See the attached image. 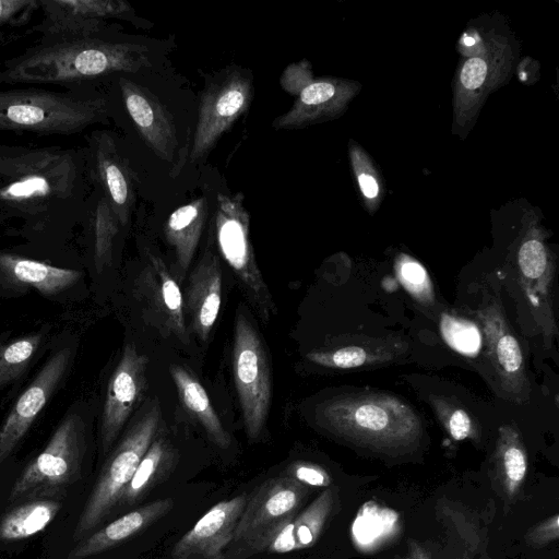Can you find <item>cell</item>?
Segmentation results:
<instances>
[{
  "mask_svg": "<svg viewBox=\"0 0 559 559\" xmlns=\"http://www.w3.org/2000/svg\"><path fill=\"white\" fill-rule=\"evenodd\" d=\"M316 418L342 440L388 456L411 453L424 436L420 416L414 407L384 392L350 393L326 400L318 405Z\"/></svg>",
  "mask_w": 559,
  "mask_h": 559,
  "instance_id": "3957f363",
  "label": "cell"
},
{
  "mask_svg": "<svg viewBox=\"0 0 559 559\" xmlns=\"http://www.w3.org/2000/svg\"><path fill=\"white\" fill-rule=\"evenodd\" d=\"M493 472L498 485L508 497L519 491L527 472V454L514 425H503L499 429L493 452Z\"/></svg>",
  "mask_w": 559,
  "mask_h": 559,
  "instance_id": "4316f807",
  "label": "cell"
},
{
  "mask_svg": "<svg viewBox=\"0 0 559 559\" xmlns=\"http://www.w3.org/2000/svg\"><path fill=\"white\" fill-rule=\"evenodd\" d=\"M489 74V66L484 57H473L462 67L460 87L465 95H471L484 85Z\"/></svg>",
  "mask_w": 559,
  "mask_h": 559,
  "instance_id": "74e56055",
  "label": "cell"
},
{
  "mask_svg": "<svg viewBox=\"0 0 559 559\" xmlns=\"http://www.w3.org/2000/svg\"><path fill=\"white\" fill-rule=\"evenodd\" d=\"M41 17L31 27L39 39L93 35L108 29L107 21L140 24L131 4L123 0H38Z\"/></svg>",
  "mask_w": 559,
  "mask_h": 559,
  "instance_id": "7c38bea8",
  "label": "cell"
},
{
  "mask_svg": "<svg viewBox=\"0 0 559 559\" xmlns=\"http://www.w3.org/2000/svg\"><path fill=\"white\" fill-rule=\"evenodd\" d=\"M475 314L480 323L483 345L498 376L500 388L512 402H526L530 397V382L523 352L500 300L484 294Z\"/></svg>",
  "mask_w": 559,
  "mask_h": 559,
  "instance_id": "8fae6325",
  "label": "cell"
},
{
  "mask_svg": "<svg viewBox=\"0 0 559 559\" xmlns=\"http://www.w3.org/2000/svg\"><path fill=\"white\" fill-rule=\"evenodd\" d=\"M38 9V0H0V47L32 34L26 27Z\"/></svg>",
  "mask_w": 559,
  "mask_h": 559,
  "instance_id": "1f68e13d",
  "label": "cell"
},
{
  "mask_svg": "<svg viewBox=\"0 0 559 559\" xmlns=\"http://www.w3.org/2000/svg\"><path fill=\"white\" fill-rule=\"evenodd\" d=\"M151 67L148 49L105 31L93 35L38 39L0 67V84L95 87V83Z\"/></svg>",
  "mask_w": 559,
  "mask_h": 559,
  "instance_id": "7a4b0ae2",
  "label": "cell"
},
{
  "mask_svg": "<svg viewBox=\"0 0 559 559\" xmlns=\"http://www.w3.org/2000/svg\"><path fill=\"white\" fill-rule=\"evenodd\" d=\"M91 185L108 200L119 224L124 227L135 203L134 175L128 157L108 130H95L82 147Z\"/></svg>",
  "mask_w": 559,
  "mask_h": 559,
  "instance_id": "5bb4252c",
  "label": "cell"
},
{
  "mask_svg": "<svg viewBox=\"0 0 559 559\" xmlns=\"http://www.w3.org/2000/svg\"><path fill=\"white\" fill-rule=\"evenodd\" d=\"M41 336H23L0 345V388L15 380L32 360Z\"/></svg>",
  "mask_w": 559,
  "mask_h": 559,
  "instance_id": "d6a6232c",
  "label": "cell"
},
{
  "mask_svg": "<svg viewBox=\"0 0 559 559\" xmlns=\"http://www.w3.org/2000/svg\"><path fill=\"white\" fill-rule=\"evenodd\" d=\"M216 242L223 258L238 277L249 301L266 322L276 313V306L255 260L250 240V214L243 194H217L215 213Z\"/></svg>",
  "mask_w": 559,
  "mask_h": 559,
  "instance_id": "ba28073f",
  "label": "cell"
},
{
  "mask_svg": "<svg viewBox=\"0 0 559 559\" xmlns=\"http://www.w3.org/2000/svg\"><path fill=\"white\" fill-rule=\"evenodd\" d=\"M61 497L41 496L23 500L0 520V539L19 540L43 531L61 508Z\"/></svg>",
  "mask_w": 559,
  "mask_h": 559,
  "instance_id": "83f0119b",
  "label": "cell"
},
{
  "mask_svg": "<svg viewBox=\"0 0 559 559\" xmlns=\"http://www.w3.org/2000/svg\"><path fill=\"white\" fill-rule=\"evenodd\" d=\"M280 84L296 99L289 110L273 120L272 127L276 130L305 128L335 115L347 91L337 80L313 79L307 60L287 66Z\"/></svg>",
  "mask_w": 559,
  "mask_h": 559,
  "instance_id": "4fadbf2b",
  "label": "cell"
},
{
  "mask_svg": "<svg viewBox=\"0 0 559 559\" xmlns=\"http://www.w3.org/2000/svg\"><path fill=\"white\" fill-rule=\"evenodd\" d=\"M170 498L159 499L118 518L83 538L69 554V559H85L130 538L173 509Z\"/></svg>",
  "mask_w": 559,
  "mask_h": 559,
  "instance_id": "603a6c76",
  "label": "cell"
},
{
  "mask_svg": "<svg viewBox=\"0 0 559 559\" xmlns=\"http://www.w3.org/2000/svg\"><path fill=\"white\" fill-rule=\"evenodd\" d=\"M518 280L539 325L544 343L550 347L558 334L552 306L554 261L544 241L527 236L518 257Z\"/></svg>",
  "mask_w": 559,
  "mask_h": 559,
  "instance_id": "9a60e30c",
  "label": "cell"
},
{
  "mask_svg": "<svg viewBox=\"0 0 559 559\" xmlns=\"http://www.w3.org/2000/svg\"><path fill=\"white\" fill-rule=\"evenodd\" d=\"M209 202L200 197L177 207L167 218L165 237L174 248L181 276L190 266L207 217Z\"/></svg>",
  "mask_w": 559,
  "mask_h": 559,
  "instance_id": "cb8c5ba5",
  "label": "cell"
},
{
  "mask_svg": "<svg viewBox=\"0 0 559 559\" xmlns=\"http://www.w3.org/2000/svg\"><path fill=\"white\" fill-rule=\"evenodd\" d=\"M233 373L247 436L257 439L271 403L269 361L261 337L247 317L238 311L233 344Z\"/></svg>",
  "mask_w": 559,
  "mask_h": 559,
  "instance_id": "9c48e42d",
  "label": "cell"
},
{
  "mask_svg": "<svg viewBox=\"0 0 559 559\" xmlns=\"http://www.w3.org/2000/svg\"><path fill=\"white\" fill-rule=\"evenodd\" d=\"M430 403L438 419L452 439L462 441L477 438V427L464 408L440 396L431 397Z\"/></svg>",
  "mask_w": 559,
  "mask_h": 559,
  "instance_id": "d590c367",
  "label": "cell"
},
{
  "mask_svg": "<svg viewBox=\"0 0 559 559\" xmlns=\"http://www.w3.org/2000/svg\"><path fill=\"white\" fill-rule=\"evenodd\" d=\"M397 345H348L331 350H313L308 360L333 369H352L362 366L392 361L402 352Z\"/></svg>",
  "mask_w": 559,
  "mask_h": 559,
  "instance_id": "f546056e",
  "label": "cell"
},
{
  "mask_svg": "<svg viewBox=\"0 0 559 559\" xmlns=\"http://www.w3.org/2000/svg\"><path fill=\"white\" fill-rule=\"evenodd\" d=\"M252 95V78L240 68L226 69L206 84L199 103L191 163L206 158L219 138L249 109Z\"/></svg>",
  "mask_w": 559,
  "mask_h": 559,
  "instance_id": "30bf717a",
  "label": "cell"
},
{
  "mask_svg": "<svg viewBox=\"0 0 559 559\" xmlns=\"http://www.w3.org/2000/svg\"><path fill=\"white\" fill-rule=\"evenodd\" d=\"M397 276L417 300L425 305L433 301L435 295L430 277L425 267L412 257L402 254L396 261Z\"/></svg>",
  "mask_w": 559,
  "mask_h": 559,
  "instance_id": "8d00e7d4",
  "label": "cell"
},
{
  "mask_svg": "<svg viewBox=\"0 0 559 559\" xmlns=\"http://www.w3.org/2000/svg\"><path fill=\"white\" fill-rule=\"evenodd\" d=\"M335 506L332 489L322 491L310 506L296 514L264 543L262 551L284 554L312 546L320 536Z\"/></svg>",
  "mask_w": 559,
  "mask_h": 559,
  "instance_id": "7402d4cb",
  "label": "cell"
},
{
  "mask_svg": "<svg viewBox=\"0 0 559 559\" xmlns=\"http://www.w3.org/2000/svg\"><path fill=\"white\" fill-rule=\"evenodd\" d=\"M440 331L447 344L465 356H475L483 345L479 328L465 318L442 313Z\"/></svg>",
  "mask_w": 559,
  "mask_h": 559,
  "instance_id": "e575fe53",
  "label": "cell"
},
{
  "mask_svg": "<svg viewBox=\"0 0 559 559\" xmlns=\"http://www.w3.org/2000/svg\"><path fill=\"white\" fill-rule=\"evenodd\" d=\"M165 455L166 447L163 440H153L124 488L119 502L131 504L146 491L158 473Z\"/></svg>",
  "mask_w": 559,
  "mask_h": 559,
  "instance_id": "836d02e7",
  "label": "cell"
},
{
  "mask_svg": "<svg viewBox=\"0 0 559 559\" xmlns=\"http://www.w3.org/2000/svg\"><path fill=\"white\" fill-rule=\"evenodd\" d=\"M0 271L8 277L35 287L45 295H53L75 283L81 273L0 251Z\"/></svg>",
  "mask_w": 559,
  "mask_h": 559,
  "instance_id": "d4e9b609",
  "label": "cell"
},
{
  "mask_svg": "<svg viewBox=\"0 0 559 559\" xmlns=\"http://www.w3.org/2000/svg\"><path fill=\"white\" fill-rule=\"evenodd\" d=\"M85 450L84 423L78 414H70L60 423L44 451L15 480L9 502L41 496L61 497V490L79 478Z\"/></svg>",
  "mask_w": 559,
  "mask_h": 559,
  "instance_id": "8992f818",
  "label": "cell"
},
{
  "mask_svg": "<svg viewBox=\"0 0 559 559\" xmlns=\"http://www.w3.org/2000/svg\"><path fill=\"white\" fill-rule=\"evenodd\" d=\"M70 356L69 347L55 353L15 402L0 428V464L11 454L47 404L67 370Z\"/></svg>",
  "mask_w": 559,
  "mask_h": 559,
  "instance_id": "ac0fdd59",
  "label": "cell"
},
{
  "mask_svg": "<svg viewBox=\"0 0 559 559\" xmlns=\"http://www.w3.org/2000/svg\"><path fill=\"white\" fill-rule=\"evenodd\" d=\"M83 217L91 227L95 266L100 272L111 261L115 239L121 226L107 198L97 188L87 198Z\"/></svg>",
  "mask_w": 559,
  "mask_h": 559,
  "instance_id": "f1b7e54d",
  "label": "cell"
},
{
  "mask_svg": "<svg viewBox=\"0 0 559 559\" xmlns=\"http://www.w3.org/2000/svg\"><path fill=\"white\" fill-rule=\"evenodd\" d=\"M90 185L82 147L25 146L0 178V225L26 235L69 228L84 216Z\"/></svg>",
  "mask_w": 559,
  "mask_h": 559,
  "instance_id": "6da1fadb",
  "label": "cell"
},
{
  "mask_svg": "<svg viewBox=\"0 0 559 559\" xmlns=\"http://www.w3.org/2000/svg\"><path fill=\"white\" fill-rule=\"evenodd\" d=\"M148 359L127 344L107 386L102 416V445L107 452L131 415L145 386Z\"/></svg>",
  "mask_w": 559,
  "mask_h": 559,
  "instance_id": "e0dca14e",
  "label": "cell"
},
{
  "mask_svg": "<svg viewBox=\"0 0 559 559\" xmlns=\"http://www.w3.org/2000/svg\"><path fill=\"white\" fill-rule=\"evenodd\" d=\"M307 491V486L285 475L264 481L247 499L224 559L260 554L267 538L297 514Z\"/></svg>",
  "mask_w": 559,
  "mask_h": 559,
  "instance_id": "52a82bcc",
  "label": "cell"
},
{
  "mask_svg": "<svg viewBox=\"0 0 559 559\" xmlns=\"http://www.w3.org/2000/svg\"><path fill=\"white\" fill-rule=\"evenodd\" d=\"M246 503L241 495L214 504L176 543L171 559H224Z\"/></svg>",
  "mask_w": 559,
  "mask_h": 559,
  "instance_id": "d6986e66",
  "label": "cell"
},
{
  "mask_svg": "<svg viewBox=\"0 0 559 559\" xmlns=\"http://www.w3.org/2000/svg\"><path fill=\"white\" fill-rule=\"evenodd\" d=\"M359 187L364 195L368 199H374L379 194V185L376 178L369 171L357 173Z\"/></svg>",
  "mask_w": 559,
  "mask_h": 559,
  "instance_id": "b9f144b4",
  "label": "cell"
},
{
  "mask_svg": "<svg viewBox=\"0 0 559 559\" xmlns=\"http://www.w3.org/2000/svg\"><path fill=\"white\" fill-rule=\"evenodd\" d=\"M407 559H445L429 550L426 546L408 540Z\"/></svg>",
  "mask_w": 559,
  "mask_h": 559,
  "instance_id": "7bdbcfd3",
  "label": "cell"
},
{
  "mask_svg": "<svg viewBox=\"0 0 559 559\" xmlns=\"http://www.w3.org/2000/svg\"><path fill=\"white\" fill-rule=\"evenodd\" d=\"M285 476L305 486L328 487L331 484V477L324 468L304 461L292 463L287 467Z\"/></svg>",
  "mask_w": 559,
  "mask_h": 559,
  "instance_id": "f35d334b",
  "label": "cell"
},
{
  "mask_svg": "<svg viewBox=\"0 0 559 559\" xmlns=\"http://www.w3.org/2000/svg\"><path fill=\"white\" fill-rule=\"evenodd\" d=\"M138 293L152 313L155 324L188 344L180 288L165 262L151 252L147 253V263L138 278Z\"/></svg>",
  "mask_w": 559,
  "mask_h": 559,
  "instance_id": "ffe728a7",
  "label": "cell"
},
{
  "mask_svg": "<svg viewBox=\"0 0 559 559\" xmlns=\"http://www.w3.org/2000/svg\"><path fill=\"white\" fill-rule=\"evenodd\" d=\"M559 523L558 514L548 518L539 525L535 526L526 536L527 542L533 546H544L558 539Z\"/></svg>",
  "mask_w": 559,
  "mask_h": 559,
  "instance_id": "ab89813d",
  "label": "cell"
},
{
  "mask_svg": "<svg viewBox=\"0 0 559 559\" xmlns=\"http://www.w3.org/2000/svg\"><path fill=\"white\" fill-rule=\"evenodd\" d=\"M397 514L377 503H366L357 514L353 526L356 543L365 548L373 547L392 535Z\"/></svg>",
  "mask_w": 559,
  "mask_h": 559,
  "instance_id": "4dcf8cb0",
  "label": "cell"
},
{
  "mask_svg": "<svg viewBox=\"0 0 559 559\" xmlns=\"http://www.w3.org/2000/svg\"><path fill=\"white\" fill-rule=\"evenodd\" d=\"M169 372L185 407L200 421L216 445L227 449L230 444L229 435L214 411L203 385L183 367L174 365L169 368Z\"/></svg>",
  "mask_w": 559,
  "mask_h": 559,
  "instance_id": "484cf974",
  "label": "cell"
},
{
  "mask_svg": "<svg viewBox=\"0 0 559 559\" xmlns=\"http://www.w3.org/2000/svg\"><path fill=\"white\" fill-rule=\"evenodd\" d=\"M25 146L0 145V178L11 173Z\"/></svg>",
  "mask_w": 559,
  "mask_h": 559,
  "instance_id": "60d3db41",
  "label": "cell"
},
{
  "mask_svg": "<svg viewBox=\"0 0 559 559\" xmlns=\"http://www.w3.org/2000/svg\"><path fill=\"white\" fill-rule=\"evenodd\" d=\"M158 423L159 409L154 405L142 414L109 456L81 512L73 533L74 540L86 537L119 502L154 440Z\"/></svg>",
  "mask_w": 559,
  "mask_h": 559,
  "instance_id": "5b68a950",
  "label": "cell"
},
{
  "mask_svg": "<svg viewBox=\"0 0 559 559\" xmlns=\"http://www.w3.org/2000/svg\"><path fill=\"white\" fill-rule=\"evenodd\" d=\"M116 87L126 112L145 144L158 158L173 162L178 141L169 111L154 95L123 74L118 75Z\"/></svg>",
  "mask_w": 559,
  "mask_h": 559,
  "instance_id": "2e32d148",
  "label": "cell"
},
{
  "mask_svg": "<svg viewBox=\"0 0 559 559\" xmlns=\"http://www.w3.org/2000/svg\"><path fill=\"white\" fill-rule=\"evenodd\" d=\"M222 304V272L217 258L205 252L189 276L186 308L192 331L206 342Z\"/></svg>",
  "mask_w": 559,
  "mask_h": 559,
  "instance_id": "44dd1931",
  "label": "cell"
},
{
  "mask_svg": "<svg viewBox=\"0 0 559 559\" xmlns=\"http://www.w3.org/2000/svg\"><path fill=\"white\" fill-rule=\"evenodd\" d=\"M108 118L107 95L95 87L0 91V132L72 135Z\"/></svg>",
  "mask_w": 559,
  "mask_h": 559,
  "instance_id": "277c9868",
  "label": "cell"
}]
</instances>
